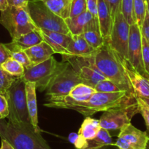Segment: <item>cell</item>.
Listing matches in <instances>:
<instances>
[{
	"mask_svg": "<svg viewBox=\"0 0 149 149\" xmlns=\"http://www.w3.org/2000/svg\"><path fill=\"white\" fill-rule=\"evenodd\" d=\"M0 137L15 149H51L32 124L13 123L0 119Z\"/></svg>",
	"mask_w": 149,
	"mask_h": 149,
	"instance_id": "1",
	"label": "cell"
},
{
	"mask_svg": "<svg viewBox=\"0 0 149 149\" xmlns=\"http://www.w3.org/2000/svg\"><path fill=\"white\" fill-rule=\"evenodd\" d=\"M123 61L106 43L96 49L93 56V63L105 78L117 84L123 91L134 94L126 73Z\"/></svg>",
	"mask_w": 149,
	"mask_h": 149,
	"instance_id": "2",
	"label": "cell"
},
{
	"mask_svg": "<svg viewBox=\"0 0 149 149\" xmlns=\"http://www.w3.org/2000/svg\"><path fill=\"white\" fill-rule=\"evenodd\" d=\"M136 101L137 96L135 94H131L125 91L115 93L96 92L86 101L68 105L64 109L76 111L87 117L93 115L96 112H104L113 108L131 104Z\"/></svg>",
	"mask_w": 149,
	"mask_h": 149,
	"instance_id": "3",
	"label": "cell"
},
{
	"mask_svg": "<svg viewBox=\"0 0 149 149\" xmlns=\"http://www.w3.org/2000/svg\"><path fill=\"white\" fill-rule=\"evenodd\" d=\"M5 94L9 107V122L13 123H31L26 104V81L18 77Z\"/></svg>",
	"mask_w": 149,
	"mask_h": 149,
	"instance_id": "4",
	"label": "cell"
},
{
	"mask_svg": "<svg viewBox=\"0 0 149 149\" xmlns=\"http://www.w3.org/2000/svg\"><path fill=\"white\" fill-rule=\"evenodd\" d=\"M0 24L7 29L12 39L37 29L31 17L28 7H8L1 12Z\"/></svg>",
	"mask_w": 149,
	"mask_h": 149,
	"instance_id": "5",
	"label": "cell"
},
{
	"mask_svg": "<svg viewBox=\"0 0 149 149\" xmlns=\"http://www.w3.org/2000/svg\"><path fill=\"white\" fill-rule=\"evenodd\" d=\"M67 63V61L58 62L54 57L51 56L40 63L26 68L22 78L26 82L35 83L36 89L42 92L46 90L54 77L64 69Z\"/></svg>",
	"mask_w": 149,
	"mask_h": 149,
	"instance_id": "6",
	"label": "cell"
},
{
	"mask_svg": "<svg viewBox=\"0 0 149 149\" xmlns=\"http://www.w3.org/2000/svg\"><path fill=\"white\" fill-rule=\"evenodd\" d=\"M28 10L34 23L38 29L70 34L65 20L51 12L40 0H29Z\"/></svg>",
	"mask_w": 149,
	"mask_h": 149,
	"instance_id": "7",
	"label": "cell"
},
{
	"mask_svg": "<svg viewBox=\"0 0 149 149\" xmlns=\"http://www.w3.org/2000/svg\"><path fill=\"white\" fill-rule=\"evenodd\" d=\"M80 83H83L81 79L68 62L67 66L54 77L47 87V98L67 95L72 89Z\"/></svg>",
	"mask_w": 149,
	"mask_h": 149,
	"instance_id": "8",
	"label": "cell"
},
{
	"mask_svg": "<svg viewBox=\"0 0 149 149\" xmlns=\"http://www.w3.org/2000/svg\"><path fill=\"white\" fill-rule=\"evenodd\" d=\"M137 113H139L137 101L105 111L99 119L101 128L108 131L120 130L124 126L131 123V118Z\"/></svg>",
	"mask_w": 149,
	"mask_h": 149,
	"instance_id": "9",
	"label": "cell"
},
{
	"mask_svg": "<svg viewBox=\"0 0 149 149\" xmlns=\"http://www.w3.org/2000/svg\"><path fill=\"white\" fill-rule=\"evenodd\" d=\"M130 25L124 18L119 7L113 20L112 31L108 44L122 60L127 61V49Z\"/></svg>",
	"mask_w": 149,
	"mask_h": 149,
	"instance_id": "10",
	"label": "cell"
},
{
	"mask_svg": "<svg viewBox=\"0 0 149 149\" xmlns=\"http://www.w3.org/2000/svg\"><path fill=\"white\" fill-rule=\"evenodd\" d=\"M148 141L149 135L147 132L129 123L120 130L114 145L118 149H146Z\"/></svg>",
	"mask_w": 149,
	"mask_h": 149,
	"instance_id": "11",
	"label": "cell"
},
{
	"mask_svg": "<svg viewBox=\"0 0 149 149\" xmlns=\"http://www.w3.org/2000/svg\"><path fill=\"white\" fill-rule=\"evenodd\" d=\"M127 61L130 66L140 74L149 77L144 70L142 58V33L137 23L130 26L127 49Z\"/></svg>",
	"mask_w": 149,
	"mask_h": 149,
	"instance_id": "12",
	"label": "cell"
},
{
	"mask_svg": "<svg viewBox=\"0 0 149 149\" xmlns=\"http://www.w3.org/2000/svg\"><path fill=\"white\" fill-rule=\"evenodd\" d=\"M123 62L126 73L136 96L138 97H149V77L133 69L126 60H124Z\"/></svg>",
	"mask_w": 149,
	"mask_h": 149,
	"instance_id": "13",
	"label": "cell"
},
{
	"mask_svg": "<svg viewBox=\"0 0 149 149\" xmlns=\"http://www.w3.org/2000/svg\"><path fill=\"white\" fill-rule=\"evenodd\" d=\"M96 51V49L91 47L81 34L72 35L71 42L67 47L66 54L62 55L63 60L68 57L91 58Z\"/></svg>",
	"mask_w": 149,
	"mask_h": 149,
	"instance_id": "14",
	"label": "cell"
},
{
	"mask_svg": "<svg viewBox=\"0 0 149 149\" xmlns=\"http://www.w3.org/2000/svg\"><path fill=\"white\" fill-rule=\"evenodd\" d=\"M39 29L43 38V41L52 47L55 53L61 54V55H65L67 47L71 42V34H64L44 29Z\"/></svg>",
	"mask_w": 149,
	"mask_h": 149,
	"instance_id": "15",
	"label": "cell"
},
{
	"mask_svg": "<svg viewBox=\"0 0 149 149\" xmlns=\"http://www.w3.org/2000/svg\"><path fill=\"white\" fill-rule=\"evenodd\" d=\"M43 41L39 29H36L29 33L19 36L17 39H12L10 43L5 44L6 47L10 52L15 51H25L26 49L39 44Z\"/></svg>",
	"mask_w": 149,
	"mask_h": 149,
	"instance_id": "16",
	"label": "cell"
},
{
	"mask_svg": "<svg viewBox=\"0 0 149 149\" xmlns=\"http://www.w3.org/2000/svg\"><path fill=\"white\" fill-rule=\"evenodd\" d=\"M97 19L105 43H108L112 31L113 20L105 0H98Z\"/></svg>",
	"mask_w": 149,
	"mask_h": 149,
	"instance_id": "17",
	"label": "cell"
},
{
	"mask_svg": "<svg viewBox=\"0 0 149 149\" xmlns=\"http://www.w3.org/2000/svg\"><path fill=\"white\" fill-rule=\"evenodd\" d=\"M25 52L29 57L32 65L40 63L55 54L52 47L45 41L26 49Z\"/></svg>",
	"mask_w": 149,
	"mask_h": 149,
	"instance_id": "18",
	"label": "cell"
},
{
	"mask_svg": "<svg viewBox=\"0 0 149 149\" xmlns=\"http://www.w3.org/2000/svg\"><path fill=\"white\" fill-rule=\"evenodd\" d=\"M81 35L93 49H98L105 45V40L101 33L97 17H94L88 24Z\"/></svg>",
	"mask_w": 149,
	"mask_h": 149,
	"instance_id": "19",
	"label": "cell"
},
{
	"mask_svg": "<svg viewBox=\"0 0 149 149\" xmlns=\"http://www.w3.org/2000/svg\"><path fill=\"white\" fill-rule=\"evenodd\" d=\"M26 104L28 112L31 119V123L37 132H40V129L38 125V113L37 106L36 86L34 82H26Z\"/></svg>",
	"mask_w": 149,
	"mask_h": 149,
	"instance_id": "20",
	"label": "cell"
},
{
	"mask_svg": "<svg viewBox=\"0 0 149 149\" xmlns=\"http://www.w3.org/2000/svg\"><path fill=\"white\" fill-rule=\"evenodd\" d=\"M88 10L75 17H68L65 19L70 33L71 35H80L84 31L89 23L94 18Z\"/></svg>",
	"mask_w": 149,
	"mask_h": 149,
	"instance_id": "21",
	"label": "cell"
},
{
	"mask_svg": "<svg viewBox=\"0 0 149 149\" xmlns=\"http://www.w3.org/2000/svg\"><path fill=\"white\" fill-rule=\"evenodd\" d=\"M100 129L101 126L99 124V120L87 116L84 119L81 127L79 129L77 135L83 141H90L96 136Z\"/></svg>",
	"mask_w": 149,
	"mask_h": 149,
	"instance_id": "22",
	"label": "cell"
},
{
	"mask_svg": "<svg viewBox=\"0 0 149 149\" xmlns=\"http://www.w3.org/2000/svg\"><path fill=\"white\" fill-rule=\"evenodd\" d=\"M51 12L64 20L70 17L72 0H40Z\"/></svg>",
	"mask_w": 149,
	"mask_h": 149,
	"instance_id": "23",
	"label": "cell"
},
{
	"mask_svg": "<svg viewBox=\"0 0 149 149\" xmlns=\"http://www.w3.org/2000/svg\"><path fill=\"white\" fill-rule=\"evenodd\" d=\"M110 145H112V140L109 131L101 128L94 138L87 141L85 149H99Z\"/></svg>",
	"mask_w": 149,
	"mask_h": 149,
	"instance_id": "24",
	"label": "cell"
},
{
	"mask_svg": "<svg viewBox=\"0 0 149 149\" xmlns=\"http://www.w3.org/2000/svg\"><path fill=\"white\" fill-rule=\"evenodd\" d=\"M1 68L10 75L16 77H22L25 71L24 67L11 57L1 65Z\"/></svg>",
	"mask_w": 149,
	"mask_h": 149,
	"instance_id": "25",
	"label": "cell"
},
{
	"mask_svg": "<svg viewBox=\"0 0 149 149\" xmlns=\"http://www.w3.org/2000/svg\"><path fill=\"white\" fill-rule=\"evenodd\" d=\"M133 10L135 23L141 28L147 12L146 0H133Z\"/></svg>",
	"mask_w": 149,
	"mask_h": 149,
	"instance_id": "26",
	"label": "cell"
},
{
	"mask_svg": "<svg viewBox=\"0 0 149 149\" xmlns=\"http://www.w3.org/2000/svg\"><path fill=\"white\" fill-rule=\"evenodd\" d=\"M121 13L127 23L131 26L135 23L133 10V0H121L120 4Z\"/></svg>",
	"mask_w": 149,
	"mask_h": 149,
	"instance_id": "27",
	"label": "cell"
},
{
	"mask_svg": "<svg viewBox=\"0 0 149 149\" xmlns=\"http://www.w3.org/2000/svg\"><path fill=\"white\" fill-rule=\"evenodd\" d=\"M94 89L96 92L99 93H115V92L123 91L117 84L108 79L99 81L95 86Z\"/></svg>",
	"mask_w": 149,
	"mask_h": 149,
	"instance_id": "28",
	"label": "cell"
},
{
	"mask_svg": "<svg viewBox=\"0 0 149 149\" xmlns=\"http://www.w3.org/2000/svg\"><path fill=\"white\" fill-rule=\"evenodd\" d=\"M87 10L86 0H72L70 17H75Z\"/></svg>",
	"mask_w": 149,
	"mask_h": 149,
	"instance_id": "29",
	"label": "cell"
},
{
	"mask_svg": "<svg viewBox=\"0 0 149 149\" xmlns=\"http://www.w3.org/2000/svg\"><path fill=\"white\" fill-rule=\"evenodd\" d=\"M18 77H13L0 68V93H5Z\"/></svg>",
	"mask_w": 149,
	"mask_h": 149,
	"instance_id": "30",
	"label": "cell"
},
{
	"mask_svg": "<svg viewBox=\"0 0 149 149\" xmlns=\"http://www.w3.org/2000/svg\"><path fill=\"white\" fill-rule=\"evenodd\" d=\"M142 58L144 70L146 74L149 76V43L142 36Z\"/></svg>",
	"mask_w": 149,
	"mask_h": 149,
	"instance_id": "31",
	"label": "cell"
},
{
	"mask_svg": "<svg viewBox=\"0 0 149 149\" xmlns=\"http://www.w3.org/2000/svg\"><path fill=\"white\" fill-rule=\"evenodd\" d=\"M10 54H11V58L20 63L24 67L25 69L32 65V62L25 51H15V52H10Z\"/></svg>",
	"mask_w": 149,
	"mask_h": 149,
	"instance_id": "32",
	"label": "cell"
},
{
	"mask_svg": "<svg viewBox=\"0 0 149 149\" xmlns=\"http://www.w3.org/2000/svg\"><path fill=\"white\" fill-rule=\"evenodd\" d=\"M137 105H138L139 113L142 115L145 123L146 127L149 132V107L140 97H137Z\"/></svg>",
	"mask_w": 149,
	"mask_h": 149,
	"instance_id": "33",
	"label": "cell"
},
{
	"mask_svg": "<svg viewBox=\"0 0 149 149\" xmlns=\"http://www.w3.org/2000/svg\"><path fill=\"white\" fill-rule=\"evenodd\" d=\"M9 107L5 94L0 93V119L8 117Z\"/></svg>",
	"mask_w": 149,
	"mask_h": 149,
	"instance_id": "34",
	"label": "cell"
},
{
	"mask_svg": "<svg viewBox=\"0 0 149 149\" xmlns=\"http://www.w3.org/2000/svg\"><path fill=\"white\" fill-rule=\"evenodd\" d=\"M105 1L108 4V7L109 8L111 16H112V20H113L117 13V11H118V8L120 7L121 0H105Z\"/></svg>",
	"mask_w": 149,
	"mask_h": 149,
	"instance_id": "35",
	"label": "cell"
},
{
	"mask_svg": "<svg viewBox=\"0 0 149 149\" xmlns=\"http://www.w3.org/2000/svg\"><path fill=\"white\" fill-rule=\"evenodd\" d=\"M140 30H141L142 36L149 43V15L148 12H146L144 20H143V25L140 28Z\"/></svg>",
	"mask_w": 149,
	"mask_h": 149,
	"instance_id": "36",
	"label": "cell"
},
{
	"mask_svg": "<svg viewBox=\"0 0 149 149\" xmlns=\"http://www.w3.org/2000/svg\"><path fill=\"white\" fill-rule=\"evenodd\" d=\"M10 57L11 54L10 49L6 47L5 44L0 43V68L1 67V65Z\"/></svg>",
	"mask_w": 149,
	"mask_h": 149,
	"instance_id": "37",
	"label": "cell"
},
{
	"mask_svg": "<svg viewBox=\"0 0 149 149\" xmlns=\"http://www.w3.org/2000/svg\"><path fill=\"white\" fill-rule=\"evenodd\" d=\"M87 10L95 17H97L98 0H86Z\"/></svg>",
	"mask_w": 149,
	"mask_h": 149,
	"instance_id": "38",
	"label": "cell"
},
{
	"mask_svg": "<svg viewBox=\"0 0 149 149\" xmlns=\"http://www.w3.org/2000/svg\"><path fill=\"white\" fill-rule=\"evenodd\" d=\"M29 0H7L9 7H28Z\"/></svg>",
	"mask_w": 149,
	"mask_h": 149,
	"instance_id": "39",
	"label": "cell"
},
{
	"mask_svg": "<svg viewBox=\"0 0 149 149\" xmlns=\"http://www.w3.org/2000/svg\"><path fill=\"white\" fill-rule=\"evenodd\" d=\"M1 149H15L7 142V141L4 139H1Z\"/></svg>",
	"mask_w": 149,
	"mask_h": 149,
	"instance_id": "40",
	"label": "cell"
},
{
	"mask_svg": "<svg viewBox=\"0 0 149 149\" xmlns=\"http://www.w3.org/2000/svg\"><path fill=\"white\" fill-rule=\"evenodd\" d=\"M9 7L7 0H0V11H4Z\"/></svg>",
	"mask_w": 149,
	"mask_h": 149,
	"instance_id": "41",
	"label": "cell"
},
{
	"mask_svg": "<svg viewBox=\"0 0 149 149\" xmlns=\"http://www.w3.org/2000/svg\"><path fill=\"white\" fill-rule=\"evenodd\" d=\"M140 98H141L145 103V104L149 107V97H140Z\"/></svg>",
	"mask_w": 149,
	"mask_h": 149,
	"instance_id": "42",
	"label": "cell"
},
{
	"mask_svg": "<svg viewBox=\"0 0 149 149\" xmlns=\"http://www.w3.org/2000/svg\"><path fill=\"white\" fill-rule=\"evenodd\" d=\"M146 149H149V141H148V143L147 148H146Z\"/></svg>",
	"mask_w": 149,
	"mask_h": 149,
	"instance_id": "43",
	"label": "cell"
},
{
	"mask_svg": "<svg viewBox=\"0 0 149 149\" xmlns=\"http://www.w3.org/2000/svg\"><path fill=\"white\" fill-rule=\"evenodd\" d=\"M99 149H104L103 148H99Z\"/></svg>",
	"mask_w": 149,
	"mask_h": 149,
	"instance_id": "44",
	"label": "cell"
},
{
	"mask_svg": "<svg viewBox=\"0 0 149 149\" xmlns=\"http://www.w3.org/2000/svg\"><path fill=\"white\" fill-rule=\"evenodd\" d=\"M0 149H1V148H0Z\"/></svg>",
	"mask_w": 149,
	"mask_h": 149,
	"instance_id": "45",
	"label": "cell"
}]
</instances>
